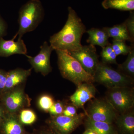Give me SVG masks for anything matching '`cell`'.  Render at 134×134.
Returning <instances> with one entry per match:
<instances>
[{
    "label": "cell",
    "mask_w": 134,
    "mask_h": 134,
    "mask_svg": "<svg viewBox=\"0 0 134 134\" xmlns=\"http://www.w3.org/2000/svg\"><path fill=\"white\" fill-rule=\"evenodd\" d=\"M85 124L86 129L92 130L98 134H117L112 123L96 121L87 117Z\"/></svg>",
    "instance_id": "cell-17"
},
{
    "label": "cell",
    "mask_w": 134,
    "mask_h": 134,
    "mask_svg": "<svg viewBox=\"0 0 134 134\" xmlns=\"http://www.w3.org/2000/svg\"><path fill=\"white\" fill-rule=\"evenodd\" d=\"M44 10L40 0H30L20 9L19 12L18 31L13 38L17 36L22 38L24 34L34 30L43 21Z\"/></svg>",
    "instance_id": "cell-3"
},
{
    "label": "cell",
    "mask_w": 134,
    "mask_h": 134,
    "mask_svg": "<svg viewBox=\"0 0 134 134\" xmlns=\"http://www.w3.org/2000/svg\"><path fill=\"white\" fill-rule=\"evenodd\" d=\"M65 107L63 103L61 101H58L54 102L52 107L49 109L48 112L51 116H57L62 115Z\"/></svg>",
    "instance_id": "cell-25"
},
{
    "label": "cell",
    "mask_w": 134,
    "mask_h": 134,
    "mask_svg": "<svg viewBox=\"0 0 134 134\" xmlns=\"http://www.w3.org/2000/svg\"><path fill=\"white\" fill-rule=\"evenodd\" d=\"M54 103L53 98L48 95H44L41 96L39 98L38 102L40 108L46 112H48L49 109Z\"/></svg>",
    "instance_id": "cell-24"
},
{
    "label": "cell",
    "mask_w": 134,
    "mask_h": 134,
    "mask_svg": "<svg viewBox=\"0 0 134 134\" xmlns=\"http://www.w3.org/2000/svg\"><path fill=\"white\" fill-rule=\"evenodd\" d=\"M118 70L128 76H134V46L128 54L126 59L122 64L118 65Z\"/></svg>",
    "instance_id": "cell-20"
},
{
    "label": "cell",
    "mask_w": 134,
    "mask_h": 134,
    "mask_svg": "<svg viewBox=\"0 0 134 134\" xmlns=\"http://www.w3.org/2000/svg\"><path fill=\"white\" fill-rule=\"evenodd\" d=\"M93 77L94 82L102 84L108 89L130 86L134 83L133 78L102 62L99 63Z\"/></svg>",
    "instance_id": "cell-4"
},
{
    "label": "cell",
    "mask_w": 134,
    "mask_h": 134,
    "mask_svg": "<svg viewBox=\"0 0 134 134\" xmlns=\"http://www.w3.org/2000/svg\"><path fill=\"white\" fill-rule=\"evenodd\" d=\"M68 19L62 29L50 37V45L54 50H60L70 53L81 48V41L86 32V28L76 12L69 7Z\"/></svg>",
    "instance_id": "cell-1"
},
{
    "label": "cell",
    "mask_w": 134,
    "mask_h": 134,
    "mask_svg": "<svg viewBox=\"0 0 134 134\" xmlns=\"http://www.w3.org/2000/svg\"><path fill=\"white\" fill-rule=\"evenodd\" d=\"M86 32L89 36L86 42L90 44L99 46L103 48L110 43L109 41L110 37L103 28H92L86 31Z\"/></svg>",
    "instance_id": "cell-16"
},
{
    "label": "cell",
    "mask_w": 134,
    "mask_h": 134,
    "mask_svg": "<svg viewBox=\"0 0 134 134\" xmlns=\"http://www.w3.org/2000/svg\"><path fill=\"white\" fill-rule=\"evenodd\" d=\"M53 50V47L45 41L40 47V51L37 55L34 57L25 55L35 71L45 76L52 71L50 58Z\"/></svg>",
    "instance_id": "cell-10"
},
{
    "label": "cell",
    "mask_w": 134,
    "mask_h": 134,
    "mask_svg": "<svg viewBox=\"0 0 134 134\" xmlns=\"http://www.w3.org/2000/svg\"><path fill=\"white\" fill-rule=\"evenodd\" d=\"M76 107L74 105H69L64 108L63 113V115L69 117H74L77 115Z\"/></svg>",
    "instance_id": "cell-27"
},
{
    "label": "cell",
    "mask_w": 134,
    "mask_h": 134,
    "mask_svg": "<svg viewBox=\"0 0 134 134\" xmlns=\"http://www.w3.org/2000/svg\"><path fill=\"white\" fill-rule=\"evenodd\" d=\"M108 34L110 37L114 40L125 41H127L134 43L132 41L125 23L117 24L112 27H103Z\"/></svg>",
    "instance_id": "cell-18"
},
{
    "label": "cell",
    "mask_w": 134,
    "mask_h": 134,
    "mask_svg": "<svg viewBox=\"0 0 134 134\" xmlns=\"http://www.w3.org/2000/svg\"><path fill=\"white\" fill-rule=\"evenodd\" d=\"M86 117L96 121L112 123L116 119L118 113L106 99H95L85 110Z\"/></svg>",
    "instance_id": "cell-6"
},
{
    "label": "cell",
    "mask_w": 134,
    "mask_h": 134,
    "mask_svg": "<svg viewBox=\"0 0 134 134\" xmlns=\"http://www.w3.org/2000/svg\"></svg>",
    "instance_id": "cell-33"
},
{
    "label": "cell",
    "mask_w": 134,
    "mask_h": 134,
    "mask_svg": "<svg viewBox=\"0 0 134 134\" xmlns=\"http://www.w3.org/2000/svg\"><path fill=\"white\" fill-rule=\"evenodd\" d=\"M61 74L77 86L83 83L94 82L93 77L84 70L80 63L68 53L55 50Z\"/></svg>",
    "instance_id": "cell-2"
},
{
    "label": "cell",
    "mask_w": 134,
    "mask_h": 134,
    "mask_svg": "<svg viewBox=\"0 0 134 134\" xmlns=\"http://www.w3.org/2000/svg\"><path fill=\"white\" fill-rule=\"evenodd\" d=\"M111 45L113 50L117 56L119 55H128L132 47L134 46V43H131V45L129 46L126 44L125 41L113 39Z\"/></svg>",
    "instance_id": "cell-22"
},
{
    "label": "cell",
    "mask_w": 134,
    "mask_h": 134,
    "mask_svg": "<svg viewBox=\"0 0 134 134\" xmlns=\"http://www.w3.org/2000/svg\"><path fill=\"white\" fill-rule=\"evenodd\" d=\"M14 38L10 40H5L0 38V56L8 57L14 54L26 55L27 48L22 38H18L15 41Z\"/></svg>",
    "instance_id": "cell-12"
},
{
    "label": "cell",
    "mask_w": 134,
    "mask_h": 134,
    "mask_svg": "<svg viewBox=\"0 0 134 134\" xmlns=\"http://www.w3.org/2000/svg\"><path fill=\"white\" fill-rule=\"evenodd\" d=\"M129 36L132 41L134 42V13L133 11L130 12L129 17L125 22Z\"/></svg>",
    "instance_id": "cell-26"
},
{
    "label": "cell",
    "mask_w": 134,
    "mask_h": 134,
    "mask_svg": "<svg viewBox=\"0 0 134 134\" xmlns=\"http://www.w3.org/2000/svg\"><path fill=\"white\" fill-rule=\"evenodd\" d=\"M102 5L105 9L131 11L134 9V0H104Z\"/></svg>",
    "instance_id": "cell-19"
},
{
    "label": "cell",
    "mask_w": 134,
    "mask_h": 134,
    "mask_svg": "<svg viewBox=\"0 0 134 134\" xmlns=\"http://www.w3.org/2000/svg\"><path fill=\"white\" fill-rule=\"evenodd\" d=\"M83 134H98L95 131L89 129H86Z\"/></svg>",
    "instance_id": "cell-31"
},
{
    "label": "cell",
    "mask_w": 134,
    "mask_h": 134,
    "mask_svg": "<svg viewBox=\"0 0 134 134\" xmlns=\"http://www.w3.org/2000/svg\"><path fill=\"white\" fill-rule=\"evenodd\" d=\"M121 134H134V113L130 111L118 115L115 121Z\"/></svg>",
    "instance_id": "cell-15"
},
{
    "label": "cell",
    "mask_w": 134,
    "mask_h": 134,
    "mask_svg": "<svg viewBox=\"0 0 134 134\" xmlns=\"http://www.w3.org/2000/svg\"><path fill=\"white\" fill-rule=\"evenodd\" d=\"M18 114L20 122L23 125H30L36 122L37 115L34 111L28 109L21 110Z\"/></svg>",
    "instance_id": "cell-23"
},
{
    "label": "cell",
    "mask_w": 134,
    "mask_h": 134,
    "mask_svg": "<svg viewBox=\"0 0 134 134\" xmlns=\"http://www.w3.org/2000/svg\"><path fill=\"white\" fill-rule=\"evenodd\" d=\"M85 113H80L74 117L63 115L51 116L47 121L48 126L59 134H71L82 124Z\"/></svg>",
    "instance_id": "cell-7"
},
{
    "label": "cell",
    "mask_w": 134,
    "mask_h": 134,
    "mask_svg": "<svg viewBox=\"0 0 134 134\" xmlns=\"http://www.w3.org/2000/svg\"><path fill=\"white\" fill-rule=\"evenodd\" d=\"M7 30V25L0 16V38L6 35Z\"/></svg>",
    "instance_id": "cell-30"
},
{
    "label": "cell",
    "mask_w": 134,
    "mask_h": 134,
    "mask_svg": "<svg viewBox=\"0 0 134 134\" xmlns=\"http://www.w3.org/2000/svg\"><path fill=\"white\" fill-rule=\"evenodd\" d=\"M106 99L120 114L131 111L134 105V89L130 86L108 89Z\"/></svg>",
    "instance_id": "cell-5"
},
{
    "label": "cell",
    "mask_w": 134,
    "mask_h": 134,
    "mask_svg": "<svg viewBox=\"0 0 134 134\" xmlns=\"http://www.w3.org/2000/svg\"><path fill=\"white\" fill-rule=\"evenodd\" d=\"M20 122L18 115L8 113L4 116L0 129L2 134H28Z\"/></svg>",
    "instance_id": "cell-13"
},
{
    "label": "cell",
    "mask_w": 134,
    "mask_h": 134,
    "mask_svg": "<svg viewBox=\"0 0 134 134\" xmlns=\"http://www.w3.org/2000/svg\"><path fill=\"white\" fill-rule=\"evenodd\" d=\"M33 134H59L50 127H43L36 131Z\"/></svg>",
    "instance_id": "cell-28"
},
{
    "label": "cell",
    "mask_w": 134,
    "mask_h": 134,
    "mask_svg": "<svg viewBox=\"0 0 134 134\" xmlns=\"http://www.w3.org/2000/svg\"><path fill=\"white\" fill-rule=\"evenodd\" d=\"M97 92L92 83H83L77 86L74 94L70 97L72 104L77 108H83L85 103L95 98Z\"/></svg>",
    "instance_id": "cell-11"
},
{
    "label": "cell",
    "mask_w": 134,
    "mask_h": 134,
    "mask_svg": "<svg viewBox=\"0 0 134 134\" xmlns=\"http://www.w3.org/2000/svg\"><path fill=\"white\" fill-rule=\"evenodd\" d=\"M69 53L80 63L87 73L93 76L99 63L95 46L91 44L83 46L78 51Z\"/></svg>",
    "instance_id": "cell-9"
},
{
    "label": "cell",
    "mask_w": 134,
    "mask_h": 134,
    "mask_svg": "<svg viewBox=\"0 0 134 134\" xmlns=\"http://www.w3.org/2000/svg\"><path fill=\"white\" fill-rule=\"evenodd\" d=\"M8 72L0 70V90H4L7 81Z\"/></svg>",
    "instance_id": "cell-29"
},
{
    "label": "cell",
    "mask_w": 134,
    "mask_h": 134,
    "mask_svg": "<svg viewBox=\"0 0 134 134\" xmlns=\"http://www.w3.org/2000/svg\"><path fill=\"white\" fill-rule=\"evenodd\" d=\"M32 69L25 70L17 68L8 72L7 81L4 90L7 92L20 86L26 81L31 74Z\"/></svg>",
    "instance_id": "cell-14"
},
{
    "label": "cell",
    "mask_w": 134,
    "mask_h": 134,
    "mask_svg": "<svg viewBox=\"0 0 134 134\" xmlns=\"http://www.w3.org/2000/svg\"><path fill=\"white\" fill-rule=\"evenodd\" d=\"M100 55L102 62L107 64H118L116 60L117 55L112 48L111 43L102 48Z\"/></svg>",
    "instance_id": "cell-21"
},
{
    "label": "cell",
    "mask_w": 134,
    "mask_h": 134,
    "mask_svg": "<svg viewBox=\"0 0 134 134\" xmlns=\"http://www.w3.org/2000/svg\"><path fill=\"white\" fill-rule=\"evenodd\" d=\"M4 116L5 115H4V114H3V112L1 108H0V126H1L2 122L3 120Z\"/></svg>",
    "instance_id": "cell-32"
},
{
    "label": "cell",
    "mask_w": 134,
    "mask_h": 134,
    "mask_svg": "<svg viewBox=\"0 0 134 134\" xmlns=\"http://www.w3.org/2000/svg\"><path fill=\"white\" fill-rule=\"evenodd\" d=\"M31 99L20 86L6 92L3 103L8 113L18 114L24 108L30 106Z\"/></svg>",
    "instance_id": "cell-8"
}]
</instances>
